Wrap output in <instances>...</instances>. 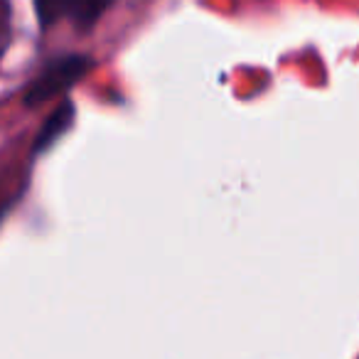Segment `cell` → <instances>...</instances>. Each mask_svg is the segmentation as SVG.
Instances as JSON below:
<instances>
[{
	"label": "cell",
	"mask_w": 359,
	"mask_h": 359,
	"mask_svg": "<svg viewBox=\"0 0 359 359\" xmlns=\"http://www.w3.org/2000/svg\"><path fill=\"white\" fill-rule=\"evenodd\" d=\"M114 0H35L42 22L69 20L76 27H89L104 15Z\"/></svg>",
	"instance_id": "2"
},
{
	"label": "cell",
	"mask_w": 359,
	"mask_h": 359,
	"mask_svg": "<svg viewBox=\"0 0 359 359\" xmlns=\"http://www.w3.org/2000/svg\"><path fill=\"white\" fill-rule=\"evenodd\" d=\"M0 22H3V18H0Z\"/></svg>",
	"instance_id": "4"
},
{
	"label": "cell",
	"mask_w": 359,
	"mask_h": 359,
	"mask_svg": "<svg viewBox=\"0 0 359 359\" xmlns=\"http://www.w3.org/2000/svg\"><path fill=\"white\" fill-rule=\"evenodd\" d=\"M89 69V60L84 57H67V60L52 65L35 84L27 91V104H42V101L52 99L60 91L69 89L74 81H79L84 76V72Z\"/></svg>",
	"instance_id": "1"
},
{
	"label": "cell",
	"mask_w": 359,
	"mask_h": 359,
	"mask_svg": "<svg viewBox=\"0 0 359 359\" xmlns=\"http://www.w3.org/2000/svg\"><path fill=\"white\" fill-rule=\"evenodd\" d=\"M72 114H74V109H72V104H65L60 111H55V114H52V118L47 121L45 126H42L40 135H37L35 150H45L50 143H55V140L60 138V133H65V130L69 128V123H72Z\"/></svg>",
	"instance_id": "3"
}]
</instances>
